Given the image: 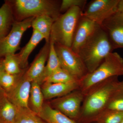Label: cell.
Returning <instances> with one entry per match:
<instances>
[{
	"label": "cell",
	"mask_w": 123,
	"mask_h": 123,
	"mask_svg": "<svg viewBox=\"0 0 123 123\" xmlns=\"http://www.w3.org/2000/svg\"><path fill=\"white\" fill-rule=\"evenodd\" d=\"M118 77L108 78L98 84L85 95L78 123H92L105 110L118 85Z\"/></svg>",
	"instance_id": "6da1fadb"
},
{
	"label": "cell",
	"mask_w": 123,
	"mask_h": 123,
	"mask_svg": "<svg viewBox=\"0 0 123 123\" xmlns=\"http://www.w3.org/2000/svg\"><path fill=\"white\" fill-rule=\"evenodd\" d=\"M114 50L107 35L100 26L77 53L83 61L88 73H91Z\"/></svg>",
	"instance_id": "7a4b0ae2"
},
{
	"label": "cell",
	"mask_w": 123,
	"mask_h": 123,
	"mask_svg": "<svg viewBox=\"0 0 123 123\" xmlns=\"http://www.w3.org/2000/svg\"><path fill=\"white\" fill-rule=\"evenodd\" d=\"M15 21L47 15L55 20L62 14L61 2L53 0H9Z\"/></svg>",
	"instance_id": "3957f363"
},
{
	"label": "cell",
	"mask_w": 123,
	"mask_h": 123,
	"mask_svg": "<svg viewBox=\"0 0 123 123\" xmlns=\"http://www.w3.org/2000/svg\"><path fill=\"white\" fill-rule=\"evenodd\" d=\"M123 76V59L118 53L108 55L95 70L88 73L80 81V88L84 95L98 84L108 78Z\"/></svg>",
	"instance_id": "277c9868"
},
{
	"label": "cell",
	"mask_w": 123,
	"mask_h": 123,
	"mask_svg": "<svg viewBox=\"0 0 123 123\" xmlns=\"http://www.w3.org/2000/svg\"><path fill=\"white\" fill-rule=\"evenodd\" d=\"M83 11L79 7H74L61 14L53 23L50 40L55 43L71 48L75 30Z\"/></svg>",
	"instance_id": "5b68a950"
},
{
	"label": "cell",
	"mask_w": 123,
	"mask_h": 123,
	"mask_svg": "<svg viewBox=\"0 0 123 123\" xmlns=\"http://www.w3.org/2000/svg\"><path fill=\"white\" fill-rule=\"evenodd\" d=\"M85 95L80 90L47 101L53 109L77 122L79 119Z\"/></svg>",
	"instance_id": "8992f818"
},
{
	"label": "cell",
	"mask_w": 123,
	"mask_h": 123,
	"mask_svg": "<svg viewBox=\"0 0 123 123\" xmlns=\"http://www.w3.org/2000/svg\"><path fill=\"white\" fill-rule=\"evenodd\" d=\"M55 47L62 68L79 81L88 74V70L81 58L71 48L58 43H55Z\"/></svg>",
	"instance_id": "52a82bcc"
},
{
	"label": "cell",
	"mask_w": 123,
	"mask_h": 123,
	"mask_svg": "<svg viewBox=\"0 0 123 123\" xmlns=\"http://www.w3.org/2000/svg\"><path fill=\"white\" fill-rule=\"evenodd\" d=\"M35 17L29 18L21 21H15L8 35L0 39V58L9 54H15L20 49V42L23 35L27 30L31 26Z\"/></svg>",
	"instance_id": "ba28073f"
},
{
	"label": "cell",
	"mask_w": 123,
	"mask_h": 123,
	"mask_svg": "<svg viewBox=\"0 0 123 123\" xmlns=\"http://www.w3.org/2000/svg\"><path fill=\"white\" fill-rule=\"evenodd\" d=\"M119 0H93L85 7L82 15L101 26L104 21L117 12Z\"/></svg>",
	"instance_id": "9c48e42d"
},
{
	"label": "cell",
	"mask_w": 123,
	"mask_h": 123,
	"mask_svg": "<svg viewBox=\"0 0 123 123\" xmlns=\"http://www.w3.org/2000/svg\"><path fill=\"white\" fill-rule=\"evenodd\" d=\"M107 35L114 50L123 48V15L117 12L100 26Z\"/></svg>",
	"instance_id": "30bf717a"
},
{
	"label": "cell",
	"mask_w": 123,
	"mask_h": 123,
	"mask_svg": "<svg viewBox=\"0 0 123 123\" xmlns=\"http://www.w3.org/2000/svg\"><path fill=\"white\" fill-rule=\"evenodd\" d=\"M100 26L82 14L75 30L71 49L77 53Z\"/></svg>",
	"instance_id": "8fae6325"
},
{
	"label": "cell",
	"mask_w": 123,
	"mask_h": 123,
	"mask_svg": "<svg viewBox=\"0 0 123 123\" xmlns=\"http://www.w3.org/2000/svg\"><path fill=\"white\" fill-rule=\"evenodd\" d=\"M31 82L24 75L14 88L6 94L9 100L18 107L29 108Z\"/></svg>",
	"instance_id": "7c38bea8"
},
{
	"label": "cell",
	"mask_w": 123,
	"mask_h": 123,
	"mask_svg": "<svg viewBox=\"0 0 123 123\" xmlns=\"http://www.w3.org/2000/svg\"><path fill=\"white\" fill-rule=\"evenodd\" d=\"M41 86L45 101L64 96L80 88V81L68 83L44 82Z\"/></svg>",
	"instance_id": "4fadbf2b"
},
{
	"label": "cell",
	"mask_w": 123,
	"mask_h": 123,
	"mask_svg": "<svg viewBox=\"0 0 123 123\" xmlns=\"http://www.w3.org/2000/svg\"><path fill=\"white\" fill-rule=\"evenodd\" d=\"M50 49V42H46L30 66L27 69L24 76L31 82L37 81L43 74L48 59Z\"/></svg>",
	"instance_id": "5bb4252c"
},
{
	"label": "cell",
	"mask_w": 123,
	"mask_h": 123,
	"mask_svg": "<svg viewBox=\"0 0 123 123\" xmlns=\"http://www.w3.org/2000/svg\"><path fill=\"white\" fill-rule=\"evenodd\" d=\"M44 39L43 36L36 31L33 30V33L29 42L17 54L22 69L28 68V59L30 55L40 42Z\"/></svg>",
	"instance_id": "9a60e30c"
},
{
	"label": "cell",
	"mask_w": 123,
	"mask_h": 123,
	"mask_svg": "<svg viewBox=\"0 0 123 123\" xmlns=\"http://www.w3.org/2000/svg\"><path fill=\"white\" fill-rule=\"evenodd\" d=\"M39 116L47 123H78L62 113L52 108L45 101Z\"/></svg>",
	"instance_id": "2e32d148"
},
{
	"label": "cell",
	"mask_w": 123,
	"mask_h": 123,
	"mask_svg": "<svg viewBox=\"0 0 123 123\" xmlns=\"http://www.w3.org/2000/svg\"><path fill=\"white\" fill-rule=\"evenodd\" d=\"M15 21L11 6L5 1L0 8V39L8 34Z\"/></svg>",
	"instance_id": "e0dca14e"
},
{
	"label": "cell",
	"mask_w": 123,
	"mask_h": 123,
	"mask_svg": "<svg viewBox=\"0 0 123 123\" xmlns=\"http://www.w3.org/2000/svg\"><path fill=\"white\" fill-rule=\"evenodd\" d=\"M44 102L40 85L36 81L32 82L28 103L29 108L38 115L42 111Z\"/></svg>",
	"instance_id": "ac0fdd59"
},
{
	"label": "cell",
	"mask_w": 123,
	"mask_h": 123,
	"mask_svg": "<svg viewBox=\"0 0 123 123\" xmlns=\"http://www.w3.org/2000/svg\"><path fill=\"white\" fill-rule=\"evenodd\" d=\"M50 49L47 63L41 76L37 81L40 85L44 83L46 78L61 68L60 62L55 50V43L50 40Z\"/></svg>",
	"instance_id": "d6986e66"
},
{
	"label": "cell",
	"mask_w": 123,
	"mask_h": 123,
	"mask_svg": "<svg viewBox=\"0 0 123 123\" xmlns=\"http://www.w3.org/2000/svg\"><path fill=\"white\" fill-rule=\"evenodd\" d=\"M55 20L47 15L35 18L32 21L33 30L39 33L44 38L46 42H50V36L52 25Z\"/></svg>",
	"instance_id": "ffe728a7"
},
{
	"label": "cell",
	"mask_w": 123,
	"mask_h": 123,
	"mask_svg": "<svg viewBox=\"0 0 123 123\" xmlns=\"http://www.w3.org/2000/svg\"><path fill=\"white\" fill-rule=\"evenodd\" d=\"M18 107L9 100L6 94L0 98V120L14 123Z\"/></svg>",
	"instance_id": "44dd1931"
},
{
	"label": "cell",
	"mask_w": 123,
	"mask_h": 123,
	"mask_svg": "<svg viewBox=\"0 0 123 123\" xmlns=\"http://www.w3.org/2000/svg\"><path fill=\"white\" fill-rule=\"evenodd\" d=\"M123 111V80L120 81L104 111Z\"/></svg>",
	"instance_id": "7402d4cb"
},
{
	"label": "cell",
	"mask_w": 123,
	"mask_h": 123,
	"mask_svg": "<svg viewBox=\"0 0 123 123\" xmlns=\"http://www.w3.org/2000/svg\"><path fill=\"white\" fill-rule=\"evenodd\" d=\"M14 123H47L29 108L18 107Z\"/></svg>",
	"instance_id": "603a6c76"
},
{
	"label": "cell",
	"mask_w": 123,
	"mask_h": 123,
	"mask_svg": "<svg viewBox=\"0 0 123 123\" xmlns=\"http://www.w3.org/2000/svg\"><path fill=\"white\" fill-rule=\"evenodd\" d=\"M80 81L66 70L61 68L52 74L44 82L51 83H68Z\"/></svg>",
	"instance_id": "cb8c5ba5"
},
{
	"label": "cell",
	"mask_w": 123,
	"mask_h": 123,
	"mask_svg": "<svg viewBox=\"0 0 123 123\" xmlns=\"http://www.w3.org/2000/svg\"><path fill=\"white\" fill-rule=\"evenodd\" d=\"M4 66L6 72L17 75L26 71V69H22L20 66V62L17 54H9L4 57Z\"/></svg>",
	"instance_id": "d4e9b609"
},
{
	"label": "cell",
	"mask_w": 123,
	"mask_h": 123,
	"mask_svg": "<svg viewBox=\"0 0 123 123\" xmlns=\"http://www.w3.org/2000/svg\"><path fill=\"white\" fill-rule=\"evenodd\" d=\"M26 71L17 75L10 74L6 72L2 74L0 78V86L4 91L6 94L9 93L14 88Z\"/></svg>",
	"instance_id": "484cf974"
},
{
	"label": "cell",
	"mask_w": 123,
	"mask_h": 123,
	"mask_svg": "<svg viewBox=\"0 0 123 123\" xmlns=\"http://www.w3.org/2000/svg\"><path fill=\"white\" fill-rule=\"evenodd\" d=\"M123 120V111H105L97 117L93 123H121Z\"/></svg>",
	"instance_id": "4316f807"
},
{
	"label": "cell",
	"mask_w": 123,
	"mask_h": 123,
	"mask_svg": "<svg viewBox=\"0 0 123 123\" xmlns=\"http://www.w3.org/2000/svg\"><path fill=\"white\" fill-rule=\"evenodd\" d=\"M87 1L86 0H63L61 3V12H65L69 9L74 7H78L84 10Z\"/></svg>",
	"instance_id": "83f0119b"
},
{
	"label": "cell",
	"mask_w": 123,
	"mask_h": 123,
	"mask_svg": "<svg viewBox=\"0 0 123 123\" xmlns=\"http://www.w3.org/2000/svg\"><path fill=\"white\" fill-rule=\"evenodd\" d=\"M117 12L123 15V0H119L117 6Z\"/></svg>",
	"instance_id": "f1b7e54d"
},
{
	"label": "cell",
	"mask_w": 123,
	"mask_h": 123,
	"mask_svg": "<svg viewBox=\"0 0 123 123\" xmlns=\"http://www.w3.org/2000/svg\"><path fill=\"white\" fill-rule=\"evenodd\" d=\"M4 57L0 58V78L5 72L4 66Z\"/></svg>",
	"instance_id": "f546056e"
},
{
	"label": "cell",
	"mask_w": 123,
	"mask_h": 123,
	"mask_svg": "<svg viewBox=\"0 0 123 123\" xmlns=\"http://www.w3.org/2000/svg\"><path fill=\"white\" fill-rule=\"evenodd\" d=\"M6 94L4 91L0 86V98Z\"/></svg>",
	"instance_id": "4dcf8cb0"
},
{
	"label": "cell",
	"mask_w": 123,
	"mask_h": 123,
	"mask_svg": "<svg viewBox=\"0 0 123 123\" xmlns=\"http://www.w3.org/2000/svg\"><path fill=\"white\" fill-rule=\"evenodd\" d=\"M0 123H7V122H5V121H1L0 120Z\"/></svg>",
	"instance_id": "1f68e13d"
},
{
	"label": "cell",
	"mask_w": 123,
	"mask_h": 123,
	"mask_svg": "<svg viewBox=\"0 0 123 123\" xmlns=\"http://www.w3.org/2000/svg\"><path fill=\"white\" fill-rule=\"evenodd\" d=\"M121 123H123V121L121 122Z\"/></svg>",
	"instance_id": "d6a6232c"
},
{
	"label": "cell",
	"mask_w": 123,
	"mask_h": 123,
	"mask_svg": "<svg viewBox=\"0 0 123 123\" xmlns=\"http://www.w3.org/2000/svg\"></svg>",
	"instance_id": "836d02e7"
}]
</instances>
